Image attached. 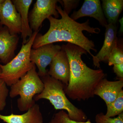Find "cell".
Returning <instances> with one entry per match:
<instances>
[{"instance_id": "obj_25", "label": "cell", "mask_w": 123, "mask_h": 123, "mask_svg": "<svg viewBox=\"0 0 123 123\" xmlns=\"http://www.w3.org/2000/svg\"><path fill=\"white\" fill-rule=\"evenodd\" d=\"M4 1V0H0V3H1V2H2V1Z\"/></svg>"}, {"instance_id": "obj_15", "label": "cell", "mask_w": 123, "mask_h": 123, "mask_svg": "<svg viewBox=\"0 0 123 123\" xmlns=\"http://www.w3.org/2000/svg\"><path fill=\"white\" fill-rule=\"evenodd\" d=\"M11 1L21 16L22 23L21 37L22 39V44H25L28 42L27 37H29V39L33 33V30L30 26L29 19V9L33 0H12Z\"/></svg>"}, {"instance_id": "obj_12", "label": "cell", "mask_w": 123, "mask_h": 123, "mask_svg": "<svg viewBox=\"0 0 123 123\" xmlns=\"http://www.w3.org/2000/svg\"><path fill=\"white\" fill-rule=\"evenodd\" d=\"M85 17L93 18L102 26L105 27L108 25L99 0H85L81 8L78 11H74L70 17L76 21Z\"/></svg>"}, {"instance_id": "obj_2", "label": "cell", "mask_w": 123, "mask_h": 123, "mask_svg": "<svg viewBox=\"0 0 123 123\" xmlns=\"http://www.w3.org/2000/svg\"><path fill=\"white\" fill-rule=\"evenodd\" d=\"M61 48L67 54L70 66L69 80L64 89L65 94L71 99L78 101L93 98L95 88L105 78L103 70L92 69L86 65L81 56L87 52L80 47L68 43Z\"/></svg>"}, {"instance_id": "obj_22", "label": "cell", "mask_w": 123, "mask_h": 123, "mask_svg": "<svg viewBox=\"0 0 123 123\" xmlns=\"http://www.w3.org/2000/svg\"><path fill=\"white\" fill-rule=\"evenodd\" d=\"M79 0H59V2L61 3L64 7V10L67 14H69L73 9L76 8L78 5Z\"/></svg>"}, {"instance_id": "obj_13", "label": "cell", "mask_w": 123, "mask_h": 123, "mask_svg": "<svg viewBox=\"0 0 123 123\" xmlns=\"http://www.w3.org/2000/svg\"><path fill=\"white\" fill-rule=\"evenodd\" d=\"M123 79L111 81L106 78L99 82L94 91V95L99 96L107 106L115 100L123 90Z\"/></svg>"}, {"instance_id": "obj_17", "label": "cell", "mask_w": 123, "mask_h": 123, "mask_svg": "<svg viewBox=\"0 0 123 123\" xmlns=\"http://www.w3.org/2000/svg\"><path fill=\"white\" fill-rule=\"evenodd\" d=\"M107 111L105 116L111 117L119 115L123 112V91L114 102L107 106Z\"/></svg>"}, {"instance_id": "obj_7", "label": "cell", "mask_w": 123, "mask_h": 123, "mask_svg": "<svg viewBox=\"0 0 123 123\" xmlns=\"http://www.w3.org/2000/svg\"><path fill=\"white\" fill-rule=\"evenodd\" d=\"M61 49V46L53 43L45 44L36 49L31 48L30 54L31 61L37 66L40 77L48 74L46 68L50 64L53 58Z\"/></svg>"}, {"instance_id": "obj_26", "label": "cell", "mask_w": 123, "mask_h": 123, "mask_svg": "<svg viewBox=\"0 0 123 123\" xmlns=\"http://www.w3.org/2000/svg\"></svg>"}, {"instance_id": "obj_20", "label": "cell", "mask_w": 123, "mask_h": 123, "mask_svg": "<svg viewBox=\"0 0 123 123\" xmlns=\"http://www.w3.org/2000/svg\"><path fill=\"white\" fill-rule=\"evenodd\" d=\"M96 123H123V112L115 118L107 117L103 112L96 115L95 118Z\"/></svg>"}, {"instance_id": "obj_14", "label": "cell", "mask_w": 123, "mask_h": 123, "mask_svg": "<svg viewBox=\"0 0 123 123\" xmlns=\"http://www.w3.org/2000/svg\"><path fill=\"white\" fill-rule=\"evenodd\" d=\"M0 119L6 123H43V117L39 106L36 103L22 115L12 113L9 115L0 114Z\"/></svg>"}, {"instance_id": "obj_1", "label": "cell", "mask_w": 123, "mask_h": 123, "mask_svg": "<svg viewBox=\"0 0 123 123\" xmlns=\"http://www.w3.org/2000/svg\"><path fill=\"white\" fill-rule=\"evenodd\" d=\"M56 9L61 18H55L53 16L48 18L50 22L48 31L43 35L37 34L32 48L36 49L45 44L65 42L80 47L93 57L91 50L97 52L94 42L86 37L83 31L98 34L100 33V29L90 26L89 20L82 23L73 20L60 6H57Z\"/></svg>"}, {"instance_id": "obj_16", "label": "cell", "mask_w": 123, "mask_h": 123, "mask_svg": "<svg viewBox=\"0 0 123 123\" xmlns=\"http://www.w3.org/2000/svg\"><path fill=\"white\" fill-rule=\"evenodd\" d=\"M102 1V8L108 24L116 25L123 11V0H103Z\"/></svg>"}, {"instance_id": "obj_18", "label": "cell", "mask_w": 123, "mask_h": 123, "mask_svg": "<svg viewBox=\"0 0 123 123\" xmlns=\"http://www.w3.org/2000/svg\"><path fill=\"white\" fill-rule=\"evenodd\" d=\"M49 123H92L90 120L85 122H81L74 121L69 117L68 113L65 111L61 110L54 115Z\"/></svg>"}, {"instance_id": "obj_4", "label": "cell", "mask_w": 123, "mask_h": 123, "mask_svg": "<svg viewBox=\"0 0 123 123\" xmlns=\"http://www.w3.org/2000/svg\"><path fill=\"white\" fill-rule=\"evenodd\" d=\"M44 84L36 70L35 65L26 74L10 86V97L13 98L19 95L17 107L21 111H27L35 104L34 98L40 93Z\"/></svg>"}, {"instance_id": "obj_9", "label": "cell", "mask_w": 123, "mask_h": 123, "mask_svg": "<svg viewBox=\"0 0 123 123\" xmlns=\"http://www.w3.org/2000/svg\"><path fill=\"white\" fill-rule=\"evenodd\" d=\"M48 74L67 85L70 75V66L67 54L62 48L53 58Z\"/></svg>"}, {"instance_id": "obj_24", "label": "cell", "mask_w": 123, "mask_h": 123, "mask_svg": "<svg viewBox=\"0 0 123 123\" xmlns=\"http://www.w3.org/2000/svg\"><path fill=\"white\" fill-rule=\"evenodd\" d=\"M1 68L0 67V74H1Z\"/></svg>"}, {"instance_id": "obj_5", "label": "cell", "mask_w": 123, "mask_h": 123, "mask_svg": "<svg viewBox=\"0 0 123 123\" xmlns=\"http://www.w3.org/2000/svg\"><path fill=\"white\" fill-rule=\"evenodd\" d=\"M39 31H34L25 44H22L17 55L6 64H0L1 73L0 78L7 86H11L30 70L34 65L31 61L30 54L33 42Z\"/></svg>"}, {"instance_id": "obj_6", "label": "cell", "mask_w": 123, "mask_h": 123, "mask_svg": "<svg viewBox=\"0 0 123 123\" xmlns=\"http://www.w3.org/2000/svg\"><path fill=\"white\" fill-rule=\"evenodd\" d=\"M57 0H37L29 17L31 29L34 31H39L43 21L50 16L58 18L59 14L56 10Z\"/></svg>"}, {"instance_id": "obj_11", "label": "cell", "mask_w": 123, "mask_h": 123, "mask_svg": "<svg viewBox=\"0 0 123 123\" xmlns=\"http://www.w3.org/2000/svg\"><path fill=\"white\" fill-rule=\"evenodd\" d=\"M18 40V35L11 34L6 27L0 28V62L4 65L15 57Z\"/></svg>"}, {"instance_id": "obj_8", "label": "cell", "mask_w": 123, "mask_h": 123, "mask_svg": "<svg viewBox=\"0 0 123 123\" xmlns=\"http://www.w3.org/2000/svg\"><path fill=\"white\" fill-rule=\"evenodd\" d=\"M0 24L7 27L11 34L21 32V16L10 0H4L0 3Z\"/></svg>"}, {"instance_id": "obj_23", "label": "cell", "mask_w": 123, "mask_h": 123, "mask_svg": "<svg viewBox=\"0 0 123 123\" xmlns=\"http://www.w3.org/2000/svg\"><path fill=\"white\" fill-rule=\"evenodd\" d=\"M113 70L120 79H123V63L114 65Z\"/></svg>"}, {"instance_id": "obj_19", "label": "cell", "mask_w": 123, "mask_h": 123, "mask_svg": "<svg viewBox=\"0 0 123 123\" xmlns=\"http://www.w3.org/2000/svg\"><path fill=\"white\" fill-rule=\"evenodd\" d=\"M108 62V65L110 66L123 63V48L119 47L117 44L110 53Z\"/></svg>"}, {"instance_id": "obj_10", "label": "cell", "mask_w": 123, "mask_h": 123, "mask_svg": "<svg viewBox=\"0 0 123 123\" xmlns=\"http://www.w3.org/2000/svg\"><path fill=\"white\" fill-rule=\"evenodd\" d=\"M105 28V33L103 45L98 54L92 57L94 65L98 68H100L101 62L108 61L110 53L118 44L116 25L108 24Z\"/></svg>"}, {"instance_id": "obj_21", "label": "cell", "mask_w": 123, "mask_h": 123, "mask_svg": "<svg viewBox=\"0 0 123 123\" xmlns=\"http://www.w3.org/2000/svg\"><path fill=\"white\" fill-rule=\"evenodd\" d=\"M7 85L0 78V111H2L6 106V100L9 94V90Z\"/></svg>"}, {"instance_id": "obj_3", "label": "cell", "mask_w": 123, "mask_h": 123, "mask_svg": "<svg viewBox=\"0 0 123 123\" xmlns=\"http://www.w3.org/2000/svg\"><path fill=\"white\" fill-rule=\"evenodd\" d=\"M40 78L44 84V89L40 93L34 97L35 101L47 99L56 110L66 111L71 119L81 122L87 120L85 113L73 105L66 97L64 90L65 85L48 74Z\"/></svg>"}]
</instances>
